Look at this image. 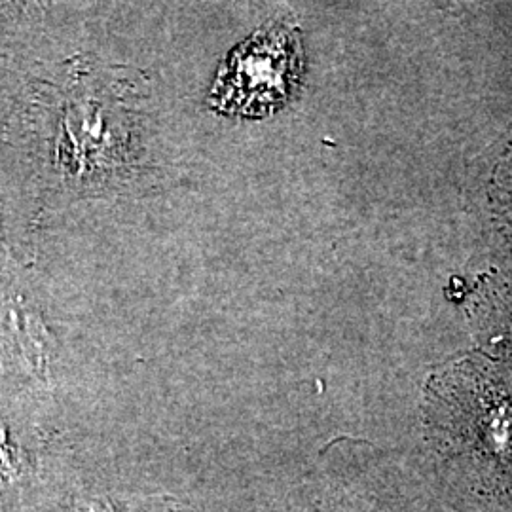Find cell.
<instances>
[{
	"label": "cell",
	"instance_id": "6da1fadb",
	"mask_svg": "<svg viewBox=\"0 0 512 512\" xmlns=\"http://www.w3.org/2000/svg\"><path fill=\"white\" fill-rule=\"evenodd\" d=\"M302 74V46L285 25L256 31L224 61L211 105L224 114L268 116L293 95Z\"/></svg>",
	"mask_w": 512,
	"mask_h": 512
}]
</instances>
